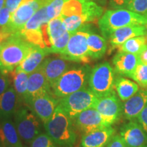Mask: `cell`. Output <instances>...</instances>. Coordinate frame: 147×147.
I'll list each match as a JSON object with an SVG mask.
<instances>
[{
    "label": "cell",
    "instance_id": "obj_1",
    "mask_svg": "<svg viewBox=\"0 0 147 147\" xmlns=\"http://www.w3.org/2000/svg\"><path fill=\"white\" fill-rule=\"evenodd\" d=\"M48 135L59 147H73L77 141L74 121L59 104L52 117L44 123Z\"/></svg>",
    "mask_w": 147,
    "mask_h": 147
},
{
    "label": "cell",
    "instance_id": "obj_2",
    "mask_svg": "<svg viewBox=\"0 0 147 147\" xmlns=\"http://www.w3.org/2000/svg\"><path fill=\"white\" fill-rule=\"evenodd\" d=\"M34 47L20 33L12 34L0 51V71L8 75L13 72Z\"/></svg>",
    "mask_w": 147,
    "mask_h": 147
},
{
    "label": "cell",
    "instance_id": "obj_3",
    "mask_svg": "<svg viewBox=\"0 0 147 147\" xmlns=\"http://www.w3.org/2000/svg\"><path fill=\"white\" fill-rule=\"evenodd\" d=\"M133 25L147 26V14H141L125 8L107 10L98 21L103 37L108 40L113 32L121 27Z\"/></svg>",
    "mask_w": 147,
    "mask_h": 147
},
{
    "label": "cell",
    "instance_id": "obj_4",
    "mask_svg": "<svg viewBox=\"0 0 147 147\" xmlns=\"http://www.w3.org/2000/svg\"><path fill=\"white\" fill-rule=\"evenodd\" d=\"M91 71L88 65L72 66L52 86V94L60 100L84 89L89 83Z\"/></svg>",
    "mask_w": 147,
    "mask_h": 147
},
{
    "label": "cell",
    "instance_id": "obj_5",
    "mask_svg": "<svg viewBox=\"0 0 147 147\" xmlns=\"http://www.w3.org/2000/svg\"><path fill=\"white\" fill-rule=\"evenodd\" d=\"M14 123L21 140L30 144L42 133L41 120L28 106L18 108L14 115Z\"/></svg>",
    "mask_w": 147,
    "mask_h": 147
},
{
    "label": "cell",
    "instance_id": "obj_6",
    "mask_svg": "<svg viewBox=\"0 0 147 147\" xmlns=\"http://www.w3.org/2000/svg\"><path fill=\"white\" fill-rule=\"evenodd\" d=\"M115 81V70L108 62H104L91 69L88 84L91 91L100 98L114 91Z\"/></svg>",
    "mask_w": 147,
    "mask_h": 147
},
{
    "label": "cell",
    "instance_id": "obj_7",
    "mask_svg": "<svg viewBox=\"0 0 147 147\" xmlns=\"http://www.w3.org/2000/svg\"><path fill=\"white\" fill-rule=\"evenodd\" d=\"M99 97L89 88H84L60 99L59 106L74 121L84 110L93 108Z\"/></svg>",
    "mask_w": 147,
    "mask_h": 147
},
{
    "label": "cell",
    "instance_id": "obj_8",
    "mask_svg": "<svg viewBox=\"0 0 147 147\" xmlns=\"http://www.w3.org/2000/svg\"><path fill=\"white\" fill-rule=\"evenodd\" d=\"M89 32L77 31L71 34L65 49L59 54V57L64 59L75 63L84 64L91 62L88 50L87 38Z\"/></svg>",
    "mask_w": 147,
    "mask_h": 147
},
{
    "label": "cell",
    "instance_id": "obj_9",
    "mask_svg": "<svg viewBox=\"0 0 147 147\" xmlns=\"http://www.w3.org/2000/svg\"><path fill=\"white\" fill-rule=\"evenodd\" d=\"M47 6L43 0H23L15 12L11 14L7 27L12 34L20 33L27 22L39 9Z\"/></svg>",
    "mask_w": 147,
    "mask_h": 147
},
{
    "label": "cell",
    "instance_id": "obj_10",
    "mask_svg": "<svg viewBox=\"0 0 147 147\" xmlns=\"http://www.w3.org/2000/svg\"><path fill=\"white\" fill-rule=\"evenodd\" d=\"M93 108L100 114L109 126L118 121L123 113L122 104L115 91L106 96L100 97Z\"/></svg>",
    "mask_w": 147,
    "mask_h": 147
},
{
    "label": "cell",
    "instance_id": "obj_11",
    "mask_svg": "<svg viewBox=\"0 0 147 147\" xmlns=\"http://www.w3.org/2000/svg\"><path fill=\"white\" fill-rule=\"evenodd\" d=\"M74 64L71 61L65 60L61 57H53L45 59L40 68L45 75L51 87L64 73L71 68Z\"/></svg>",
    "mask_w": 147,
    "mask_h": 147
},
{
    "label": "cell",
    "instance_id": "obj_12",
    "mask_svg": "<svg viewBox=\"0 0 147 147\" xmlns=\"http://www.w3.org/2000/svg\"><path fill=\"white\" fill-rule=\"evenodd\" d=\"M59 100L51 93H47L36 97L27 106L45 123L52 117Z\"/></svg>",
    "mask_w": 147,
    "mask_h": 147
},
{
    "label": "cell",
    "instance_id": "obj_13",
    "mask_svg": "<svg viewBox=\"0 0 147 147\" xmlns=\"http://www.w3.org/2000/svg\"><path fill=\"white\" fill-rule=\"evenodd\" d=\"M74 123L78 131L83 134L110 127L94 108H89L79 114L74 120Z\"/></svg>",
    "mask_w": 147,
    "mask_h": 147
},
{
    "label": "cell",
    "instance_id": "obj_14",
    "mask_svg": "<svg viewBox=\"0 0 147 147\" xmlns=\"http://www.w3.org/2000/svg\"><path fill=\"white\" fill-rule=\"evenodd\" d=\"M120 136L126 147H144L147 145V133L138 122L130 121L121 128Z\"/></svg>",
    "mask_w": 147,
    "mask_h": 147
},
{
    "label": "cell",
    "instance_id": "obj_15",
    "mask_svg": "<svg viewBox=\"0 0 147 147\" xmlns=\"http://www.w3.org/2000/svg\"><path fill=\"white\" fill-rule=\"evenodd\" d=\"M47 93H52L51 87L39 67L29 74L24 103L27 106L36 97Z\"/></svg>",
    "mask_w": 147,
    "mask_h": 147
},
{
    "label": "cell",
    "instance_id": "obj_16",
    "mask_svg": "<svg viewBox=\"0 0 147 147\" xmlns=\"http://www.w3.org/2000/svg\"><path fill=\"white\" fill-rule=\"evenodd\" d=\"M147 26L133 25L116 29L108 38L110 45V51L119 48L127 40L134 37L146 36Z\"/></svg>",
    "mask_w": 147,
    "mask_h": 147
},
{
    "label": "cell",
    "instance_id": "obj_17",
    "mask_svg": "<svg viewBox=\"0 0 147 147\" xmlns=\"http://www.w3.org/2000/svg\"><path fill=\"white\" fill-rule=\"evenodd\" d=\"M140 61L138 55L119 51L113 59L114 70L121 76L131 78Z\"/></svg>",
    "mask_w": 147,
    "mask_h": 147
},
{
    "label": "cell",
    "instance_id": "obj_18",
    "mask_svg": "<svg viewBox=\"0 0 147 147\" xmlns=\"http://www.w3.org/2000/svg\"><path fill=\"white\" fill-rule=\"evenodd\" d=\"M115 134L113 127H107L82 135L80 147H105Z\"/></svg>",
    "mask_w": 147,
    "mask_h": 147
},
{
    "label": "cell",
    "instance_id": "obj_19",
    "mask_svg": "<svg viewBox=\"0 0 147 147\" xmlns=\"http://www.w3.org/2000/svg\"><path fill=\"white\" fill-rule=\"evenodd\" d=\"M147 105V89H140L134 96L124 102L123 115L127 119L133 121L137 118Z\"/></svg>",
    "mask_w": 147,
    "mask_h": 147
},
{
    "label": "cell",
    "instance_id": "obj_20",
    "mask_svg": "<svg viewBox=\"0 0 147 147\" xmlns=\"http://www.w3.org/2000/svg\"><path fill=\"white\" fill-rule=\"evenodd\" d=\"M17 95L13 87H10L0 95V122L12 119L18 108Z\"/></svg>",
    "mask_w": 147,
    "mask_h": 147
},
{
    "label": "cell",
    "instance_id": "obj_21",
    "mask_svg": "<svg viewBox=\"0 0 147 147\" xmlns=\"http://www.w3.org/2000/svg\"><path fill=\"white\" fill-rule=\"evenodd\" d=\"M0 142L4 147H24L12 119L0 122Z\"/></svg>",
    "mask_w": 147,
    "mask_h": 147
},
{
    "label": "cell",
    "instance_id": "obj_22",
    "mask_svg": "<svg viewBox=\"0 0 147 147\" xmlns=\"http://www.w3.org/2000/svg\"><path fill=\"white\" fill-rule=\"evenodd\" d=\"M47 55H49V53L45 49L34 47L27 57L16 67L15 70L23 71L29 75L31 74L40 67Z\"/></svg>",
    "mask_w": 147,
    "mask_h": 147
},
{
    "label": "cell",
    "instance_id": "obj_23",
    "mask_svg": "<svg viewBox=\"0 0 147 147\" xmlns=\"http://www.w3.org/2000/svg\"><path fill=\"white\" fill-rule=\"evenodd\" d=\"M87 45L89 54L91 59H100L104 57L107 50L106 38L93 33H89Z\"/></svg>",
    "mask_w": 147,
    "mask_h": 147
},
{
    "label": "cell",
    "instance_id": "obj_24",
    "mask_svg": "<svg viewBox=\"0 0 147 147\" xmlns=\"http://www.w3.org/2000/svg\"><path fill=\"white\" fill-rule=\"evenodd\" d=\"M115 88L118 96L123 102H125L139 91L138 85L129 79L118 77L115 79Z\"/></svg>",
    "mask_w": 147,
    "mask_h": 147
},
{
    "label": "cell",
    "instance_id": "obj_25",
    "mask_svg": "<svg viewBox=\"0 0 147 147\" xmlns=\"http://www.w3.org/2000/svg\"><path fill=\"white\" fill-rule=\"evenodd\" d=\"M10 75L12 78L13 87L17 95L19 103L24 102L26 95L29 75L23 71L16 70L11 73Z\"/></svg>",
    "mask_w": 147,
    "mask_h": 147
},
{
    "label": "cell",
    "instance_id": "obj_26",
    "mask_svg": "<svg viewBox=\"0 0 147 147\" xmlns=\"http://www.w3.org/2000/svg\"><path fill=\"white\" fill-rule=\"evenodd\" d=\"M147 49V37L146 36L134 37L127 40L119 48V51L139 55Z\"/></svg>",
    "mask_w": 147,
    "mask_h": 147
},
{
    "label": "cell",
    "instance_id": "obj_27",
    "mask_svg": "<svg viewBox=\"0 0 147 147\" xmlns=\"http://www.w3.org/2000/svg\"><path fill=\"white\" fill-rule=\"evenodd\" d=\"M82 3V15L85 18L87 23L99 21L104 14V8L93 1H84Z\"/></svg>",
    "mask_w": 147,
    "mask_h": 147
},
{
    "label": "cell",
    "instance_id": "obj_28",
    "mask_svg": "<svg viewBox=\"0 0 147 147\" xmlns=\"http://www.w3.org/2000/svg\"><path fill=\"white\" fill-rule=\"evenodd\" d=\"M50 19L47 15V6H44L39 9L32 17L27 22L22 30H36L41 27L43 24L49 23Z\"/></svg>",
    "mask_w": 147,
    "mask_h": 147
},
{
    "label": "cell",
    "instance_id": "obj_29",
    "mask_svg": "<svg viewBox=\"0 0 147 147\" xmlns=\"http://www.w3.org/2000/svg\"><path fill=\"white\" fill-rule=\"evenodd\" d=\"M67 32L64 27L63 19L61 16L53 18L48 23V32L51 46L55 40L61 37Z\"/></svg>",
    "mask_w": 147,
    "mask_h": 147
},
{
    "label": "cell",
    "instance_id": "obj_30",
    "mask_svg": "<svg viewBox=\"0 0 147 147\" xmlns=\"http://www.w3.org/2000/svg\"><path fill=\"white\" fill-rule=\"evenodd\" d=\"M82 3L80 0H66L64 3L60 16L62 18L68 16L82 15Z\"/></svg>",
    "mask_w": 147,
    "mask_h": 147
},
{
    "label": "cell",
    "instance_id": "obj_31",
    "mask_svg": "<svg viewBox=\"0 0 147 147\" xmlns=\"http://www.w3.org/2000/svg\"><path fill=\"white\" fill-rule=\"evenodd\" d=\"M64 27L67 32L71 34L76 32L82 28L84 25L88 24L85 18L82 15H76L63 18Z\"/></svg>",
    "mask_w": 147,
    "mask_h": 147
},
{
    "label": "cell",
    "instance_id": "obj_32",
    "mask_svg": "<svg viewBox=\"0 0 147 147\" xmlns=\"http://www.w3.org/2000/svg\"><path fill=\"white\" fill-rule=\"evenodd\" d=\"M131 78L141 87H147V65L140 61Z\"/></svg>",
    "mask_w": 147,
    "mask_h": 147
},
{
    "label": "cell",
    "instance_id": "obj_33",
    "mask_svg": "<svg viewBox=\"0 0 147 147\" xmlns=\"http://www.w3.org/2000/svg\"><path fill=\"white\" fill-rule=\"evenodd\" d=\"M71 36V33L69 32H66L61 37L58 38L53 42L51 46V49L49 50V53H55V54H60L65 49L68 41Z\"/></svg>",
    "mask_w": 147,
    "mask_h": 147
},
{
    "label": "cell",
    "instance_id": "obj_34",
    "mask_svg": "<svg viewBox=\"0 0 147 147\" xmlns=\"http://www.w3.org/2000/svg\"><path fill=\"white\" fill-rule=\"evenodd\" d=\"M30 147H59L47 133H41L33 140Z\"/></svg>",
    "mask_w": 147,
    "mask_h": 147
},
{
    "label": "cell",
    "instance_id": "obj_35",
    "mask_svg": "<svg viewBox=\"0 0 147 147\" xmlns=\"http://www.w3.org/2000/svg\"><path fill=\"white\" fill-rule=\"evenodd\" d=\"M66 0H51L47 5V12L49 19L60 16L64 3Z\"/></svg>",
    "mask_w": 147,
    "mask_h": 147
},
{
    "label": "cell",
    "instance_id": "obj_36",
    "mask_svg": "<svg viewBox=\"0 0 147 147\" xmlns=\"http://www.w3.org/2000/svg\"><path fill=\"white\" fill-rule=\"evenodd\" d=\"M125 9L136 13L146 14L147 0H130Z\"/></svg>",
    "mask_w": 147,
    "mask_h": 147
},
{
    "label": "cell",
    "instance_id": "obj_37",
    "mask_svg": "<svg viewBox=\"0 0 147 147\" xmlns=\"http://www.w3.org/2000/svg\"><path fill=\"white\" fill-rule=\"evenodd\" d=\"M11 18V13L6 7L4 6L0 10V29L8 27Z\"/></svg>",
    "mask_w": 147,
    "mask_h": 147
},
{
    "label": "cell",
    "instance_id": "obj_38",
    "mask_svg": "<svg viewBox=\"0 0 147 147\" xmlns=\"http://www.w3.org/2000/svg\"><path fill=\"white\" fill-rule=\"evenodd\" d=\"M10 87V80L8 74H4L0 71V95Z\"/></svg>",
    "mask_w": 147,
    "mask_h": 147
},
{
    "label": "cell",
    "instance_id": "obj_39",
    "mask_svg": "<svg viewBox=\"0 0 147 147\" xmlns=\"http://www.w3.org/2000/svg\"><path fill=\"white\" fill-rule=\"evenodd\" d=\"M105 147H126L120 135H114Z\"/></svg>",
    "mask_w": 147,
    "mask_h": 147
},
{
    "label": "cell",
    "instance_id": "obj_40",
    "mask_svg": "<svg viewBox=\"0 0 147 147\" xmlns=\"http://www.w3.org/2000/svg\"><path fill=\"white\" fill-rule=\"evenodd\" d=\"M138 122L142 127L143 129L147 133V105L137 117Z\"/></svg>",
    "mask_w": 147,
    "mask_h": 147
},
{
    "label": "cell",
    "instance_id": "obj_41",
    "mask_svg": "<svg viewBox=\"0 0 147 147\" xmlns=\"http://www.w3.org/2000/svg\"><path fill=\"white\" fill-rule=\"evenodd\" d=\"M130 0H109V5L112 8H126Z\"/></svg>",
    "mask_w": 147,
    "mask_h": 147
},
{
    "label": "cell",
    "instance_id": "obj_42",
    "mask_svg": "<svg viewBox=\"0 0 147 147\" xmlns=\"http://www.w3.org/2000/svg\"><path fill=\"white\" fill-rule=\"evenodd\" d=\"M22 1L23 0H5V6L8 9L12 14L18 8Z\"/></svg>",
    "mask_w": 147,
    "mask_h": 147
},
{
    "label": "cell",
    "instance_id": "obj_43",
    "mask_svg": "<svg viewBox=\"0 0 147 147\" xmlns=\"http://www.w3.org/2000/svg\"><path fill=\"white\" fill-rule=\"evenodd\" d=\"M12 34L6 28L0 29V51H1V48H2L3 45L8 38L12 36Z\"/></svg>",
    "mask_w": 147,
    "mask_h": 147
},
{
    "label": "cell",
    "instance_id": "obj_44",
    "mask_svg": "<svg viewBox=\"0 0 147 147\" xmlns=\"http://www.w3.org/2000/svg\"><path fill=\"white\" fill-rule=\"evenodd\" d=\"M81 2H84V1H93L97 3V5H101V6H104L106 5L108 2V0H80Z\"/></svg>",
    "mask_w": 147,
    "mask_h": 147
},
{
    "label": "cell",
    "instance_id": "obj_45",
    "mask_svg": "<svg viewBox=\"0 0 147 147\" xmlns=\"http://www.w3.org/2000/svg\"><path fill=\"white\" fill-rule=\"evenodd\" d=\"M139 59L142 63L147 65V49L139 55Z\"/></svg>",
    "mask_w": 147,
    "mask_h": 147
},
{
    "label": "cell",
    "instance_id": "obj_46",
    "mask_svg": "<svg viewBox=\"0 0 147 147\" xmlns=\"http://www.w3.org/2000/svg\"><path fill=\"white\" fill-rule=\"evenodd\" d=\"M5 0H0V10L4 7L3 5H5Z\"/></svg>",
    "mask_w": 147,
    "mask_h": 147
},
{
    "label": "cell",
    "instance_id": "obj_47",
    "mask_svg": "<svg viewBox=\"0 0 147 147\" xmlns=\"http://www.w3.org/2000/svg\"><path fill=\"white\" fill-rule=\"evenodd\" d=\"M0 147H4V146H3V144H1V142H0Z\"/></svg>",
    "mask_w": 147,
    "mask_h": 147
},
{
    "label": "cell",
    "instance_id": "obj_48",
    "mask_svg": "<svg viewBox=\"0 0 147 147\" xmlns=\"http://www.w3.org/2000/svg\"><path fill=\"white\" fill-rule=\"evenodd\" d=\"M144 147H147V145H146V146H144Z\"/></svg>",
    "mask_w": 147,
    "mask_h": 147
}]
</instances>
